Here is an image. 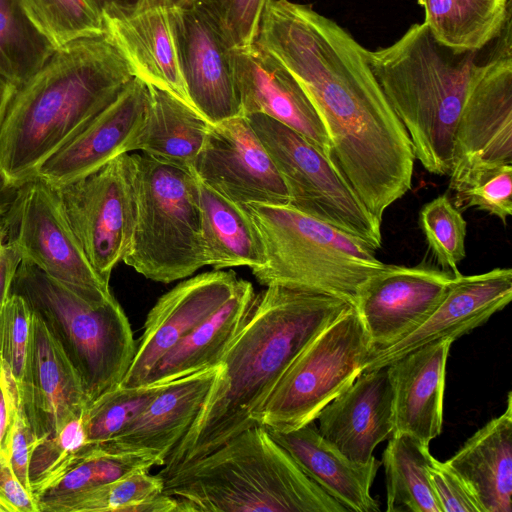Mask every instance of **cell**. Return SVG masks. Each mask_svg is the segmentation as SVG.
<instances>
[{
  "label": "cell",
  "mask_w": 512,
  "mask_h": 512,
  "mask_svg": "<svg viewBox=\"0 0 512 512\" xmlns=\"http://www.w3.org/2000/svg\"><path fill=\"white\" fill-rule=\"evenodd\" d=\"M255 41L301 85L327 132L332 162L382 223L411 189L415 157L365 48L333 20L289 0L269 2Z\"/></svg>",
  "instance_id": "6da1fadb"
},
{
  "label": "cell",
  "mask_w": 512,
  "mask_h": 512,
  "mask_svg": "<svg viewBox=\"0 0 512 512\" xmlns=\"http://www.w3.org/2000/svg\"><path fill=\"white\" fill-rule=\"evenodd\" d=\"M349 307L334 296L277 285L257 295L196 419L165 458L163 480L255 425L254 415L290 364Z\"/></svg>",
  "instance_id": "7a4b0ae2"
},
{
  "label": "cell",
  "mask_w": 512,
  "mask_h": 512,
  "mask_svg": "<svg viewBox=\"0 0 512 512\" xmlns=\"http://www.w3.org/2000/svg\"><path fill=\"white\" fill-rule=\"evenodd\" d=\"M104 31L56 49L17 87L0 125V183L17 190L135 78Z\"/></svg>",
  "instance_id": "3957f363"
},
{
  "label": "cell",
  "mask_w": 512,
  "mask_h": 512,
  "mask_svg": "<svg viewBox=\"0 0 512 512\" xmlns=\"http://www.w3.org/2000/svg\"><path fill=\"white\" fill-rule=\"evenodd\" d=\"M477 52H455L415 23L392 45L365 49L368 64L431 174L450 175L457 123L477 75Z\"/></svg>",
  "instance_id": "277c9868"
},
{
  "label": "cell",
  "mask_w": 512,
  "mask_h": 512,
  "mask_svg": "<svg viewBox=\"0 0 512 512\" xmlns=\"http://www.w3.org/2000/svg\"><path fill=\"white\" fill-rule=\"evenodd\" d=\"M182 512H347L255 424L164 479Z\"/></svg>",
  "instance_id": "5b68a950"
},
{
  "label": "cell",
  "mask_w": 512,
  "mask_h": 512,
  "mask_svg": "<svg viewBox=\"0 0 512 512\" xmlns=\"http://www.w3.org/2000/svg\"><path fill=\"white\" fill-rule=\"evenodd\" d=\"M263 242L265 264L251 269L263 286L334 296L355 307L361 286L388 264L364 241L290 205H245Z\"/></svg>",
  "instance_id": "8992f818"
},
{
  "label": "cell",
  "mask_w": 512,
  "mask_h": 512,
  "mask_svg": "<svg viewBox=\"0 0 512 512\" xmlns=\"http://www.w3.org/2000/svg\"><path fill=\"white\" fill-rule=\"evenodd\" d=\"M11 292L27 302L58 342L80 378L88 405L122 383L137 344L115 297L89 303L26 260Z\"/></svg>",
  "instance_id": "52a82bcc"
},
{
  "label": "cell",
  "mask_w": 512,
  "mask_h": 512,
  "mask_svg": "<svg viewBox=\"0 0 512 512\" xmlns=\"http://www.w3.org/2000/svg\"><path fill=\"white\" fill-rule=\"evenodd\" d=\"M136 162V213L123 262L147 279L171 283L206 266L197 179L145 154Z\"/></svg>",
  "instance_id": "ba28073f"
},
{
  "label": "cell",
  "mask_w": 512,
  "mask_h": 512,
  "mask_svg": "<svg viewBox=\"0 0 512 512\" xmlns=\"http://www.w3.org/2000/svg\"><path fill=\"white\" fill-rule=\"evenodd\" d=\"M372 350L358 311L349 307L294 359L254 415L255 423L287 432L314 422L363 372Z\"/></svg>",
  "instance_id": "9c48e42d"
},
{
  "label": "cell",
  "mask_w": 512,
  "mask_h": 512,
  "mask_svg": "<svg viewBox=\"0 0 512 512\" xmlns=\"http://www.w3.org/2000/svg\"><path fill=\"white\" fill-rule=\"evenodd\" d=\"M272 159L289 204L377 250L381 222L367 209L337 166L299 133L263 114H243Z\"/></svg>",
  "instance_id": "30bf717a"
},
{
  "label": "cell",
  "mask_w": 512,
  "mask_h": 512,
  "mask_svg": "<svg viewBox=\"0 0 512 512\" xmlns=\"http://www.w3.org/2000/svg\"><path fill=\"white\" fill-rule=\"evenodd\" d=\"M93 269L109 283L123 261L136 213V162L124 153L97 171L54 188Z\"/></svg>",
  "instance_id": "8fae6325"
},
{
  "label": "cell",
  "mask_w": 512,
  "mask_h": 512,
  "mask_svg": "<svg viewBox=\"0 0 512 512\" xmlns=\"http://www.w3.org/2000/svg\"><path fill=\"white\" fill-rule=\"evenodd\" d=\"M22 260L39 268L92 304L113 298L109 283L89 263L56 190L38 178L16 190L11 207Z\"/></svg>",
  "instance_id": "7c38bea8"
},
{
  "label": "cell",
  "mask_w": 512,
  "mask_h": 512,
  "mask_svg": "<svg viewBox=\"0 0 512 512\" xmlns=\"http://www.w3.org/2000/svg\"><path fill=\"white\" fill-rule=\"evenodd\" d=\"M171 24L192 107L212 124L242 114L232 48L213 13L202 0H185L172 5Z\"/></svg>",
  "instance_id": "4fadbf2b"
},
{
  "label": "cell",
  "mask_w": 512,
  "mask_h": 512,
  "mask_svg": "<svg viewBox=\"0 0 512 512\" xmlns=\"http://www.w3.org/2000/svg\"><path fill=\"white\" fill-rule=\"evenodd\" d=\"M192 173L216 192L244 206L289 204L282 178L243 114L211 124Z\"/></svg>",
  "instance_id": "5bb4252c"
},
{
  "label": "cell",
  "mask_w": 512,
  "mask_h": 512,
  "mask_svg": "<svg viewBox=\"0 0 512 512\" xmlns=\"http://www.w3.org/2000/svg\"><path fill=\"white\" fill-rule=\"evenodd\" d=\"M510 26L509 19L498 49L480 63L455 130L453 168L476 162L512 164Z\"/></svg>",
  "instance_id": "9a60e30c"
},
{
  "label": "cell",
  "mask_w": 512,
  "mask_h": 512,
  "mask_svg": "<svg viewBox=\"0 0 512 512\" xmlns=\"http://www.w3.org/2000/svg\"><path fill=\"white\" fill-rule=\"evenodd\" d=\"M453 277L449 271L425 265L388 264L367 279L355 308L373 350L392 345L424 322L444 297Z\"/></svg>",
  "instance_id": "2e32d148"
},
{
  "label": "cell",
  "mask_w": 512,
  "mask_h": 512,
  "mask_svg": "<svg viewBox=\"0 0 512 512\" xmlns=\"http://www.w3.org/2000/svg\"><path fill=\"white\" fill-rule=\"evenodd\" d=\"M239 279L233 270H214L190 277L162 295L147 314L120 386L145 385L161 358L233 295Z\"/></svg>",
  "instance_id": "e0dca14e"
},
{
  "label": "cell",
  "mask_w": 512,
  "mask_h": 512,
  "mask_svg": "<svg viewBox=\"0 0 512 512\" xmlns=\"http://www.w3.org/2000/svg\"><path fill=\"white\" fill-rule=\"evenodd\" d=\"M512 299V270L494 268L474 274L454 275L448 289L428 318L399 341L373 350L363 372L385 367L428 343L455 340L486 323Z\"/></svg>",
  "instance_id": "ac0fdd59"
},
{
  "label": "cell",
  "mask_w": 512,
  "mask_h": 512,
  "mask_svg": "<svg viewBox=\"0 0 512 512\" xmlns=\"http://www.w3.org/2000/svg\"><path fill=\"white\" fill-rule=\"evenodd\" d=\"M149 101L148 85L133 78L112 103L39 167L34 178L58 188L129 153V146L145 120Z\"/></svg>",
  "instance_id": "d6986e66"
},
{
  "label": "cell",
  "mask_w": 512,
  "mask_h": 512,
  "mask_svg": "<svg viewBox=\"0 0 512 512\" xmlns=\"http://www.w3.org/2000/svg\"><path fill=\"white\" fill-rule=\"evenodd\" d=\"M231 55L242 114H263L286 125L331 160L323 123L291 72L256 41Z\"/></svg>",
  "instance_id": "ffe728a7"
},
{
  "label": "cell",
  "mask_w": 512,
  "mask_h": 512,
  "mask_svg": "<svg viewBox=\"0 0 512 512\" xmlns=\"http://www.w3.org/2000/svg\"><path fill=\"white\" fill-rule=\"evenodd\" d=\"M170 0H137L101 11L104 31L119 48L135 76L189 104L171 24ZM179 4V3H178Z\"/></svg>",
  "instance_id": "44dd1931"
},
{
  "label": "cell",
  "mask_w": 512,
  "mask_h": 512,
  "mask_svg": "<svg viewBox=\"0 0 512 512\" xmlns=\"http://www.w3.org/2000/svg\"><path fill=\"white\" fill-rule=\"evenodd\" d=\"M18 392L37 440L59 432L68 422L81 417L88 405L77 372L35 314L25 374Z\"/></svg>",
  "instance_id": "7402d4cb"
},
{
  "label": "cell",
  "mask_w": 512,
  "mask_h": 512,
  "mask_svg": "<svg viewBox=\"0 0 512 512\" xmlns=\"http://www.w3.org/2000/svg\"><path fill=\"white\" fill-rule=\"evenodd\" d=\"M320 435L357 463L394 434L393 386L387 366L362 372L316 418Z\"/></svg>",
  "instance_id": "603a6c76"
},
{
  "label": "cell",
  "mask_w": 512,
  "mask_h": 512,
  "mask_svg": "<svg viewBox=\"0 0 512 512\" xmlns=\"http://www.w3.org/2000/svg\"><path fill=\"white\" fill-rule=\"evenodd\" d=\"M453 340L423 345L387 365L394 396L395 433L425 444L442 431L445 371Z\"/></svg>",
  "instance_id": "cb8c5ba5"
},
{
  "label": "cell",
  "mask_w": 512,
  "mask_h": 512,
  "mask_svg": "<svg viewBox=\"0 0 512 512\" xmlns=\"http://www.w3.org/2000/svg\"><path fill=\"white\" fill-rule=\"evenodd\" d=\"M218 370L219 365L168 382L119 435L97 448L153 451L165 461L192 426Z\"/></svg>",
  "instance_id": "d4e9b609"
},
{
  "label": "cell",
  "mask_w": 512,
  "mask_h": 512,
  "mask_svg": "<svg viewBox=\"0 0 512 512\" xmlns=\"http://www.w3.org/2000/svg\"><path fill=\"white\" fill-rule=\"evenodd\" d=\"M301 470L347 511L378 512L370 489L381 465L375 457L357 463L325 440L314 422L287 432L268 430Z\"/></svg>",
  "instance_id": "484cf974"
},
{
  "label": "cell",
  "mask_w": 512,
  "mask_h": 512,
  "mask_svg": "<svg viewBox=\"0 0 512 512\" xmlns=\"http://www.w3.org/2000/svg\"><path fill=\"white\" fill-rule=\"evenodd\" d=\"M467 485L482 512L512 511V393L506 409L478 429L445 461Z\"/></svg>",
  "instance_id": "4316f807"
},
{
  "label": "cell",
  "mask_w": 512,
  "mask_h": 512,
  "mask_svg": "<svg viewBox=\"0 0 512 512\" xmlns=\"http://www.w3.org/2000/svg\"><path fill=\"white\" fill-rule=\"evenodd\" d=\"M256 298L252 284L240 278L233 295L161 358L146 384L168 383L218 366L249 318Z\"/></svg>",
  "instance_id": "83f0119b"
},
{
  "label": "cell",
  "mask_w": 512,
  "mask_h": 512,
  "mask_svg": "<svg viewBox=\"0 0 512 512\" xmlns=\"http://www.w3.org/2000/svg\"><path fill=\"white\" fill-rule=\"evenodd\" d=\"M147 85L148 110L129 153L139 150L161 163L192 172L212 123L168 91Z\"/></svg>",
  "instance_id": "f1b7e54d"
},
{
  "label": "cell",
  "mask_w": 512,
  "mask_h": 512,
  "mask_svg": "<svg viewBox=\"0 0 512 512\" xmlns=\"http://www.w3.org/2000/svg\"><path fill=\"white\" fill-rule=\"evenodd\" d=\"M197 185L206 265L215 270L264 265V245L246 206L229 200L199 179Z\"/></svg>",
  "instance_id": "f546056e"
},
{
  "label": "cell",
  "mask_w": 512,
  "mask_h": 512,
  "mask_svg": "<svg viewBox=\"0 0 512 512\" xmlns=\"http://www.w3.org/2000/svg\"><path fill=\"white\" fill-rule=\"evenodd\" d=\"M424 23L449 49L478 52L498 38L510 19L508 0H420Z\"/></svg>",
  "instance_id": "4dcf8cb0"
},
{
  "label": "cell",
  "mask_w": 512,
  "mask_h": 512,
  "mask_svg": "<svg viewBox=\"0 0 512 512\" xmlns=\"http://www.w3.org/2000/svg\"><path fill=\"white\" fill-rule=\"evenodd\" d=\"M163 463L158 452H107L84 445L68 467L37 492L34 499L39 512H53L61 503L94 487Z\"/></svg>",
  "instance_id": "1f68e13d"
},
{
  "label": "cell",
  "mask_w": 512,
  "mask_h": 512,
  "mask_svg": "<svg viewBox=\"0 0 512 512\" xmlns=\"http://www.w3.org/2000/svg\"><path fill=\"white\" fill-rule=\"evenodd\" d=\"M429 445L405 433L389 438L382 462L386 475L387 512H441L427 467Z\"/></svg>",
  "instance_id": "d6a6232c"
},
{
  "label": "cell",
  "mask_w": 512,
  "mask_h": 512,
  "mask_svg": "<svg viewBox=\"0 0 512 512\" xmlns=\"http://www.w3.org/2000/svg\"><path fill=\"white\" fill-rule=\"evenodd\" d=\"M54 51L28 19L19 0H0V76L19 87Z\"/></svg>",
  "instance_id": "836d02e7"
},
{
  "label": "cell",
  "mask_w": 512,
  "mask_h": 512,
  "mask_svg": "<svg viewBox=\"0 0 512 512\" xmlns=\"http://www.w3.org/2000/svg\"><path fill=\"white\" fill-rule=\"evenodd\" d=\"M449 176L456 208H477L506 225L512 215V164H464L454 167Z\"/></svg>",
  "instance_id": "e575fe53"
},
{
  "label": "cell",
  "mask_w": 512,
  "mask_h": 512,
  "mask_svg": "<svg viewBox=\"0 0 512 512\" xmlns=\"http://www.w3.org/2000/svg\"><path fill=\"white\" fill-rule=\"evenodd\" d=\"M166 384L119 385L90 403L82 415L85 445L98 447L119 435Z\"/></svg>",
  "instance_id": "d590c367"
},
{
  "label": "cell",
  "mask_w": 512,
  "mask_h": 512,
  "mask_svg": "<svg viewBox=\"0 0 512 512\" xmlns=\"http://www.w3.org/2000/svg\"><path fill=\"white\" fill-rule=\"evenodd\" d=\"M34 27L54 49L104 32L100 13L88 0H19Z\"/></svg>",
  "instance_id": "8d00e7d4"
},
{
  "label": "cell",
  "mask_w": 512,
  "mask_h": 512,
  "mask_svg": "<svg viewBox=\"0 0 512 512\" xmlns=\"http://www.w3.org/2000/svg\"><path fill=\"white\" fill-rule=\"evenodd\" d=\"M164 480L138 470L94 487L60 505L53 512H137L140 504L163 493Z\"/></svg>",
  "instance_id": "74e56055"
},
{
  "label": "cell",
  "mask_w": 512,
  "mask_h": 512,
  "mask_svg": "<svg viewBox=\"0 0 512 512\" xmlns=\"http://www.w3.org/2000/svg\"><path fill=\"white\" fill-rule=\"evenodd\" d=\"M419 226L428 247L442 270L459 274L458 265L466 257L467 222L446 195L424 204Z\"/></svg>",
  "instance_id": "f35d334b"
},
{
  "label": "cell",
  "mask_w": 512,
  "mask_h": 512,
  "mask_svg": "<svg viewBox=\"0 0 512 512\" xmlns=\"http://www.w3.org/2000/svg\"><path fill=\"white\" fill-rule=\"evenodd\" d=\"M85 444L82 416L68 422L59 432L35 442L29 460L33 497L68 467Z\"/></svg>",
  "instance_id": "ab89813d"
},
{
  "label": "cell",
  "mask_w": 512,
  "mask_h": 512,
  "mask_svg": "<svg viewBox=\"0 0 512 512\" xmlns=\"http://www.w3.org/2000/svg\"><path fill=\"white\" fill-rule=\"evenodd\" d=\"M32 319L27 302L11 292L0 307V362L18 389L25 374Z\"/></svg>",
  "instance_id": "60d3db41"
},
{
  "label": "cell",
  "mask_w": 512,
  "mask_h": 512,
  "mask_svg": "<svg viewBox=\"0 0 512 512\" xmlns=\"http://www.w3.org/2000/svg\"><path fill=\"white\" fill-rule=\"evenodd\" d=\"M271 0H202L213 13L232 49L255 42Z\"/></svg>",
  "instance_id": "b9f144b4"
},
{
  "label": "cell",
  "mask_w": 512,
  "mask_h": 512,
  "mask_svg": "<svg viewBox=\"0 0 512 512\" xmlns=\"http://www.w3.org/2000/svg\"><path fill=\"white\" fill-rule=\"evenodd\" d=\"M427 471L441 512H482L467 485L446 462L433 458Z\"/></svg>",
  "instance_id": "7bdbcfd3"
},
{
  "label": "cell",
  "mask_w": 512,
  "mask_h": 512,
  "mask_svg": "<svg viewBox=\"0 0 512 512\" xmlns=\"http://www.w3.org/2000/svg\"><path fill=\"white\" fill-rule=\"evenodd\" d=\"M36 441L37 438L23 410L19 396L12 428L8 458L13 472L22 485L31 494L32 490L29 482V460L32 448Z\"/></svg>",
  "instance_id": "ee69618b"
},
{
  "label": "cell",
  "mask_w": 512,
  "mask_h": 512,
  "mask_svg": "<svg viewBox=\"0 0 512 512\" xmlns=\"http://www.w3.org/2000/svg\"><path fill=\"white\" fill-rule=\"evenodd\" d=\"M0 502L7 512H39L33 495L17 478L5 453H0Z\"/></svg>",
  "instance_id": "f6af8a7d"
},
{
  "label": "cell",
  "mask_w": 512,
  "mask_h": 512,
  "mask_svg": "<svg viewBox=\"0 0 512 512\" xmlns=\"http://www.w3.org/2000/svg\"><path fill=\"white\" fill-rule=\"evenodd\" d=\"M19 392L0 362V453L8 455Z\"/></svg>",
  "instance_id": "bcb514c9"
},
{
  "label": "cell",
  "mask_w": 512,
  "mask_h": 512,
  "mask_svg": "<svg viewBox=\"0 0 512 512\" xmlns=\"http://www.w3.org/2000/svg\"><path fill=\"white\" fill-rule=\"evenodd\" d=\"M6 233L0 227V307L11 293V287L22 256L16 245L5 241Z\"/></svg>",
  "instance_id": "7dc6e473"
},
{
  "label": "cell",
  "mask_w": 512,
  "mask_h": 512,
  "mask_svg": "<svg viewBox=\"0 0 512 512\" xmlns=\"http://www.w3.org/2000/svg\"><path fill=\"white\" fill-rule=\"evenodd\" d=\"M16 90L15 84L0 76V125Z\"/></svg>",
  "instance_id": "c3c4849f"
},
{
  "label": "cell",
  "mask_w": 512,
  "mask_h": 512,
  "mask_svg": "<svg viewBox=\"0 0 512 512\" xmlns=\"http://www.w3.org/2000/svg\"><path fill=\"white\" fill-rule=\"evenodd\" d=\"M16 197V190L7 189L0 183V217L10 212Z\"/></svg>",
  "instance_id": "681fc988"
},
{
  "label": "cell",
  "mask_w": 512,
  "mask_h": 512,
  "mask_svg": "<svg viewBox=\"0 0 512 512\" xmlns=\"http://www.w3.org/2000/svg\"><path fill=\"white\" fill-rule=\"evenodd\" d=\"M137 0H88V2L100 13L101 15V11L109 6H114V5H125V4H129V3H133ZM172 1L173 3H182L184 2L185 0H170Z\"/></svg>",
  "instance_id": "f907efd6"
},
{
  "label": "cell",
  "mask_w": 512,
  "mask_h": 512,
  "mask_svg": "<svg viewBox=\"0 0 512 512\" xmlns=\"http://www.w3.org/2000/svg\"><path fill=\"white\" fill-rule=\"evenodd\" d=\"M0 512H7L6 508L4 507V505L0 502Z\"/></svg>",
  "instance_id": "816d5d0a"
}]
</instances>
